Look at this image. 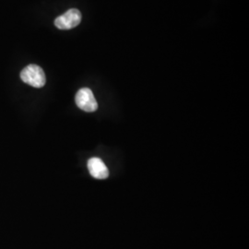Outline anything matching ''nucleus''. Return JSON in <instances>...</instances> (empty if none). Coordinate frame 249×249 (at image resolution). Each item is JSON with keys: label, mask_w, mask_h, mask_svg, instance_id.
Instances as JSON below:
<instances>
[{"label": "nucleus", "mask_w": 249, "mask_h": 249, "mask_svg": "<svg viewBox=\"0 0 249 249\" xmlns=\"http://www.w3.org/2000/svg\"><path fill=\"white\" fill-rule=\"evenodd\" d=\"M88 169L92 178L106 179L109 176V171L106 163L100 158H91L88 160Z\"/></svg>", "instance_id": "20e7f679"}, {"label": "nucleus", "mask_w": 249, "mask_h": 249, "mask_svg": "<svg viewBox=\"0 0 249 249\" xmlns=\"http://www.w3.org/2000/svg\"><path fill=\"white\" fill-rule=\"evenodd\" d=\"M20 79L35 88H42L46 82L45 71L37 65H29L20 72Z\"/></svg>", "instance_id": "f257e3e1"}, {"label": "nucleus", "mask_w": 249, "mask_h": 249, "mask_svg": "<svg viewBox=\"0 0 249 249\" xmlns=\"http://www.w3.org/2000/svg\"><path fill=\"white\" fill-rule=\"evenodd\" d=\"M76 105L78 107L88 113H91L97 110L98 104L95 100V97L89 88H82L80 89L75 97Z\"/></svg>", "instance_id": "f03ea898"}, {"label": "nucleus", "mask_w": 249, "mask_h": 249, "mask_svg": "<svg viewBox=\"0 0 249 249\" xmlns=\"http://www.w3.org/2000/svg\"><path fill=\"white\" fill-rule=\"evenodd\" d=\"M81 18V13L79 9H70L55 18L54 25L59 30H71L80 24Z\"/></svg>", "instance_id": "7ed1b4c3"}]
</instances>
